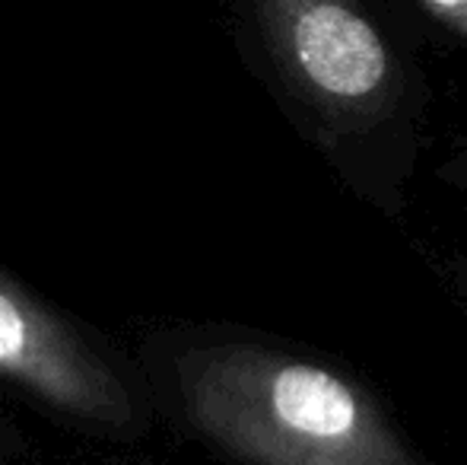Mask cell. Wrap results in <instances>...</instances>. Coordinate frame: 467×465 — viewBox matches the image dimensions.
<instances>
[{
	"mask_svg": "<svg viewBox=\"0 0 467 465\" xmlns=\"http://www.w3.org/2000/svg\"><path fill=\"white\" fill-rule=\"evenodd\" d=\"M197 430L248 465H426L344 373L293 354L220 344L182 364Z\"/></svg>",
	"mask_w": 467,
	"mask_h": 465,
	"instance_id": "1",
	"label": "cell"
},
{
	"mask_svg": "<svg viewBox=\"0 0 467 465\" xmlns=\"http://www.w3.org/2000/svg\"><path fill=\"white\" fill-rule=\"evenodd\" d=\"M271 55L293 90L337 124H369L398 87L391 51L357 0H258Z\"/></svg>",
	"mask_w": 467,
	"mask_h": 465,
	"instance_id": "2",
	"label": "cell"
},
{
	"mask_svg": "<svg viewBox=\"0 0 467 465\" xmlns=\"http://www.w3.org/2000/svg\"><path fill=\"white\" fill-rule=\"evenodd\" d=\"M0 376L77 421L111 430L134 421V398L109 360L6 274H0Z\"/></svg>",
	"mask_w": 467,
	"mask_h": 465,
	"instance_id": "3",
	"label": "cell"
},
{
	"mask_svg": "<svg viewBox=\"0 0 467 465\" xmlns=\"http://www.w3.org/2000/svg\"><path fill=\"white\" fill-rule=\"evenodd\" d=\"M423 4L432 10V16L467 38V0H423Z\"/></svg>",
	"mask_w": 467,
	"mask_h": 465,
	"instance_id": "4",
	"label": "cell"
}]
</instances>
